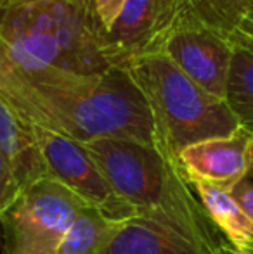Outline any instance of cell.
Returning <instances> with one entry per match:
<instances>
[{"instance_id": "obj_1", "label": "cell", "mask_w": 253, "mask_h": 254, "mask_svg": "<svg viewBox=\"0 0 253 254\" xmlns=\"http://www.w3.org/2000/svg\"><path fill=\"white\" fill-rule=\"evenodd\" d=\"M0 101L28 127L78 144L127 138L155 145L148 104L125 67L82 74L54 66H17L0 56Z\"/></svg>"}, {"instance_id": "obj_2", "label": "cell", "mask_w": 253, "mask_h": 254, "mask_svg": "<svg viewBox=\"0 0 253 254\" xmlns=\"http://www.w3.org/2000/svg\"><path fill=\"white\" fill-rule=\"evenodd\" d=\"M82 145L115 194L139 218L173 228L203 254H215L227 244L179 163L155 145L127 138H95Z\"/></svg>"}, {"instance_id": "obj_3", "label": "cell", "mask_w": 253, "mask_h": 254, "mask_svg": "<svg viewBox=\"0 0 253 254\" xmlns=\"http://www.w3.org/2000/svg\"><path fill=\"white\" fill-rule=\"evenodd\" d=\"M0 56L17 66H54L82 74L120 67L84 0H38L2 10Z\"/></svg>"}, {"instance_id": "obj_4", "label": "cell", "mask_w": 253, "mask_h": 254, "mask_svg": "<svg viewBox=\"0 0 253 254\" xmlns=\"http://www.w3.org/2000/svg\"><path fill=\"white\" fill-rule=\"evenodd\" d=\"M123 67L148 104L155 147L170 161L179 163V152L187 145L240 128L226 101L203 90L165 54L132 57Z\"/></svg>"}, {"instance_id": "obj_5", "label": "cell", "mask_w": 253, "mask_h": 254, "mask_svg": "<svg viewBox=\"0 0 253 254\" xmlns=\"http://www.w3.org/2000/svg\"><path fill=\"white\" fill-rule=\"evenodd\" d=\"M85 204L54 178L24 189L2 214L5 254H56L75 216Z\"/></svg>"}, {"instance_id": "obj_6", "label": "cell", "mask_w": 253, "mask_h": 254, "mask_svg": "<svg viewBox=\"0 0 253 254\" xmlns=\"http://www.w3.org/2000/svg\"><path fill=\"white\" fill-rule=\"evenodd\" d=\"M158 52L165 54L203 90L224 101L234 47L222 31L194 12L191 3L169 31Z\"/></svg>"}, {"instance_id": "obj_7", "label": "cell", "mask_w": 253, "mask_h": 254, "mask_svg": "<svg viewBox=\"0 0 253 254\" xmlns=\"http://www.w3.org/2000/svg\"><path fill=\"white\" fill-rule=\"evenodd\" d=\"M45 171L75 194L85 206L101 211L115 221L137 218L135 211L115 194L78 142L38 127H30Z\"/></svg>"}, {"instance_id": "obj_8", "label": "cell", "mask_w": 253, "mask_h": 254, "mask_svg": "<svg viewBox=\"0 0 253 254\" xmlns=\"http://www.w3.org/2000/svg\"><path fill=\"white\" fill-rule=\"evenodd\" d=\"M189 5V0H127L104 40L120 67L128 59L158 52L169 31Z\"/></svg>"}, {"instance_id": "obj_9", "label": "cell", "mask_w": 253, "mask_h": 254, "mask_svg": "<svg viewBox=\"0 0 253 254\" xmlns=\"http://www.w3.org/2000/svg\"><path fill=\"white\" fill-rule=\"evenodd\" d=\"M253 135L238 128L226 137L199 140L179 152V166L192 184H206L231 192L248 177Z\"/></svg>"}, {"instance_id": "obj_10", "label": "cell", "mask_w": 253, "mask_h": 254, "mask_svg": "<svg viewBox=\"0 0 253 254\" xmlns=\"http://www.w3.org/2000/svg\"><path fill=\"white\" fill-rule=\"evenodd\" d=\"M102 254H203L182 234L148 218L122 223Z\"/></svg>"}, {"instance_id": "obj_11", "label": "cell", "mask_w": 253, "mask_h": 254, "mask_svg": "<svg viewBox=\"0 0 253 254\" xmlns=\"http://www.w3.org/2000/svg\"><path fill=\"white\" fill-rule=\"evenodd\" d=\"M0 151L14 168L21 189H28L47 177L38 145L31 128L14 114L5 102L0 101Z\"/></svg>"}, {"instance_id": "obj_12", "label": "cell", "mask_w": 253, "mask_h": 254, "mask_svg": "<svg viewBox=\"0 0 253 254\" xmlns=\"http://www.w3.org/2000/svg\"><path fill=\"white\" fill-rule=\"evenodd\" d=\"M206 214L224 235L227 244L236 251L245 249L253 241V223L234 201L231 192L206 184H192Z\"/></svg>"}, {"instance_id": "obj_13", "label": "cell", "mask_w": 253, "mask_h": 254, "mask_svg": "<svg viewBox=\"0 0 253 254\" xmlns=\"http://www.w3.org/2000/svg\"><path fill=\"white\" fill-rule=\"evenodd\" d=\"M123 221H115L94 207L84 206L75 216L56 254H102Z\"/></svg>"}, {"instance_id": "obj_14", "label": "cell", "mask_w": 253, "mask_h": 254, "mask_svg": "<svg viewBox=\"0 0 253 254\" xmlns=\"http://www.w3.org/2000/svg\"><path fill=\"white\" fill-rule=\"evenodd\" d=\"M224 101L240 127L253 135V54L241 47H234Z\"/></svg>"}, {"instance_id": "obj_15", "label": "cell", "mask_w": 253, "mask_h": 254, "mask_svg": "<svg viewBox=\"0 0 253 254\" xmlns=\"http://www.w3.org/2000/svg\"><path fill=\"white\" fill-rule=\"evenodd\" d=\"M189 3L203 21L226 35L247 17L252 0H192Z\"/></svg>"}, {"instance_id": "obj_16", "label": "cell", "mask_w": 253, "mask_h": 254, "mask_svg": "<svg viewBox=\"0 0 253 254\" xmlns=\"http://www.w3.org/2000/svg\"><path fill=\"white\" fill-rule=\"evenodd\" d=\"M21 189L14 168L5 154L0 151V214L21 195Z\"/></svg>"}, {"instance_id": "obj_17", "label": "cell", "mask_w": 253, "mask_h": 254, "mask_svg": "<svg viewBox=\"0 0 253 254\" xmlns=\"http://www.w3.org/2000/svg\"><path fill=\"white\" fill-rule=\"evenodd\" d=\"M127 0H92V12L102 31H108L115 24Z\"/></svg>"}, {"instance_id": "obj_18", "label": "cell", "mask_w": 253, "mask_h": 254, "mask_svg": "<svg viewBox=\"0 0 253 254\" xmlns=\"http://www.w3.org/2000/svg\"><path fill=\"white\" fill-rule=\"evenodd\" d=\"M226 37L234 47H241L253 54V23L250 19H241L233 30L227 31Z\"/></svg>"}, {"instance_id": "obj_19", "label": "cell", "mask_w": 253, "mask_h": 254, "mask_svg": "<svg viewBox=\"0 0 253 254\" xmlns=\"http://www.w3.org/2000/svg\"><path fill=\"white\" fill-rule=\"evenodd\" d=\"M231 195L234 197V201L240 204V207L248 216V220L253 223V180L252 178L247 177L245 180H241L240 184L231 190Z\"/></svg>"}, {"instance_id": "obj_20", "label": "cell", "mask_w": 253, "mask_h": 254, "mask_svg": "<svg viewBox=\"0 0 253 254\" xmlns=\"http://www.w3.org/2000/svg\"><path fill=\"white\" fill-rule=\"evenodd\" d=\"M33 2H38V0H0V12L2 10H9V9H14V7H21V5H26V3H33ZM85 2V0H84ZM87 3V2H85ZM88 5V3H87Z\"/></svg>"}, {"instance_id": "obj_21", "label": "cell", "mask_w": 253, "mask_h": 254, "mask_svg": "<svg viewBox=\"0 0 253 254\" xmlns=\"http://www.w3.org/2000/svg\"><path fill=\"white\" fill-rule=\"evenodd\" d=\"M215 254H240L236 251V249L233 248V246H229V244H224L222 248L219 249V251H217Z\"/></svg>"}, {"instance_id": "obj_22", "label": "cell", "mask_w": 253, "mask_h": 254, "mask_svg": "<svg viewBox=\"0 0 253 254\" xmlns=\"http://www.w3.org/2000/svg\"><path fill=\"white\" fill-rule=\"evenodd\" d=\"M238 253H240V254H253V241L247 246V248L241 249V251H238Z\"/></svg>"}, {"instance_id": "obj_23", "label": "cell", "mask_w": 253, "mask_h": 254, "mask_svg": "<svg viewBox=\"0 0 253 254\" xmlns=\"http://www.w3.org/2000/svg\"><path fill=\"white\" fill-rule=\"evenodd\" d=\"M248 178L253 180V147H252V156H250V168H248Z\"/></svg>"}, {"instance_id": "obj_24", "label": "cell", "mask_w": 253, "mask_h": 254, "mask_svg": "<svg viewBox=\"0 0 253 254\" xmlns=\"http://www.w3.org/2000/svg\"><path fill=\"white\" fill-rule=\"evenodd\" d=\"M247 19H250L252 23H253V0H252V3H250V9H248V12H247Z\"/></svg>"}, {"instance_id": "obj_25", "label": "cell", "mask_w": 253, "mask_h": 254, "mask_svg": "<svg viewBox=\"0 0 253 254\" xmlns=\"http://www.w3.org/2000/svg\"><path fill=\"white\" fill-rule=\"evenodd\" d=\"M85 2H87V3H88V5H90V7H92V0H85Z\"/></svg>"}, {"instance_id": "obj_26", "label": "cell", "mask_w": 253, "mask_h": 254, "mask_svg": "<svg viewBox=\"0 0 253 254\" xmlns=\"http://www.w3.org/2000/svg\"><path fill=\"white\" fill-rule=\"evenodd\" d=\"M189 2H192V0H189Z\"/></svg>"}]
</instances>
